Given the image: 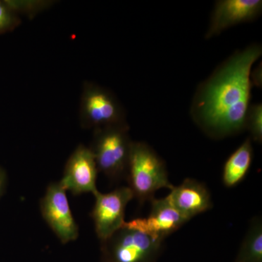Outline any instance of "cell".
Wrapping results in <instances>:
<instances>
[{
    "instance_id": "3",
    "label": "cell",
    "mask_w": 262,
    "mask_h": 262,
    "mask_svg": "<svg viewBox=\"0 0 262 262\" xmlns=\"http://www.w3.org/2000/svg\"><path fill=\"white\" fill-rule=\"evenodd\" d=\"M128 130L127 124L95 130L91 149L94 153L98 172L104 174L113 182L127 179L133 143Z\"/></svg>"
},
{
    "instance_id": "2",
    "label": "cell",
    "mask_w": 262,
    "mask_h": 262,
    "mask_svg": "<svg viewBox=\"0 0 262 262\" xmlns=\"http://www.w3.org/2000/svg\"><path fill=\"white\" fill-rule=\"evenodd\" d=\"M134 198L141 205L151 202L160 189H172L165 161L152 148L144 142L131 146L127 179Z\"/></svg>"
},
{
    "instance_id": "6",
    "label": "cell",
    "mask_w": 262,
    "mask_h": 262,
    "mask_svg": "<svg viewBox=\"0 0 262 262\" xmlns=\"http://www.w3.org/2000/svg\"><path fill=\"white\" fill-rule=\"evenodd\" d=\"M67 192L61 182L52 183L40 201L43 219L63 244L79 237L78 225L71 211Z\"/></svg>"
},
{
    "instance_id": "14",
    "label": "cell",
    "mask_w": 262,
    "mask_h": 262,
    "mask_svg": "<svg viewBox=\"0 0 262 262\" xmlns=\"http://www.w3.org/2000/svg\"><path fill=\"white\" fill-rule=\"evenodd\" d=\"M251 134V139L261 144L262 142V105L261 103L250 105L246 114L245 130Z\"/></svg>"
},
{
    "instance_id": "4",
    "label": "cell",
    "mask_w": 262,
    "mask_h": 262,
    "mask_svg": "<svg viewBox=\"0 0 262 262\" xmlns=\"http://www.w3.org/2000/svg\"><path fill=\"white\" fill-rule=\"evenodd\" d=\"M164 241L155 239L124 222L108 238L101 241L110 262H154Z\"/></svg>"
},
{
    "instance_id": "12",
    "label": "cell",
    "mask_w": 262,
    "mask_h": 262,
    "mask_svg": "<svg viewBox=\"0 0 262 262\" xmlns=\"http://www.w3.org/2000/svg\"><path fill=\"white\" fill-rule=\"evenodd\" d=\"M253 158L252 141L251 138H248L226 161L222 173L225 187H235L244 180L251 168Z\"/></svg>"
},
{
    "instance_id": "13",
    "label": "cell",
    "mask_w": 262,
    "mask_h": 262,
    "mask_svg": "<svg viewBox=\"0 0 262 262\" xmlns=\"http://www.w3.org/2000/svg\"><path fill=\"white\" fill-rule=\"evenodd\" d=\"M234 262H262V221L253 218Z\"/></svg>"
},
{
    "instance_id": "5",
    "label": "cell",
    "mask_w": 262,
    "mask_h": 262,
    "mask_svg": "<svg viewBox=\"0 0 262 262\" xmlns=\"http://www.w3.org/2000/svg\"><path fill=\"white\" fill-rule=\"evenodd\" d=\"M80 121L82 127L95 130L127 124L123 108L114 95L91 82L84 84L82 91Z\"/></svg>"
},
{
    "instance_id": "1",
    "label": "cell",
    "mask_w": 262,
    "mask_h": 262,
    "mask_svg": "<svg viewBox=\"0 0 262 262\" xmlns=\"http://www.w3.org/2000/svg\"><path fill=\"white\" fill-rule=\"evenodd\" d=\"M261 53V46L256 44L237 51L201 84L191 114L207 135L220 139L245 130L253 85L251 70Z\"/></svg>"
},
{
    "instance_id": "15",
    "label": "cell",
    "mask_w": 262,
    "mask_h": 262,
    "mask_svg": "<svg viewBox=\"0 0 262 262\" xmlns=\"http://www.w3.org/2000/svg\"><path fill=\"white\" fill-rule=\"evenodd\" d=\"M3 3L9 8L15 14L23 13L29 16L37 15L39 12L46 9L52 4L48 1H36V0H29V1H4Z\"/></svg>"
},
{
    "instance_id": "16",
    "label": "cell",
    "mask_w": 262,
    "mask_h": 262,
    "mask_svg": "<svg viewBox=\"0 0 262 262\" xmlns=\"http://www.w3.org/2000/svg\"><path fill=\"white\" fill-rule=\"evenodd\" d=\"M20 24L18 15L12 11L3 2H0V33L11 30Z\"/></svg>"
},
{
    "instance_id": "8",
    "label": "cell",
    "mask_w": 262,
    "mask_h": 262,
    "mask_svg": "<svg viewBox=\"0 0 262 262\" xmlns=\"http://www.w3.org/2000/svg\"><path fill=\"white\" fill-rule=\"evenodd\" d=\"M97 164L91 148L80 144L70 155L60 181L66 190L74 195L97 192Z\"/></svg>"
},
{
    "instance_id": "17",
    "label": "cell",
    "mask_w": 262,
    "mask_h": 262,
    "mask_svg": "<svg viewBox=\"0 0 262 262\" xmlns=\"http://www.w3.org/2000/svg\"><path fill=\"white\" fill-rule=\"evenodd\" d=\"M251 80L252 84H256L258 87L261 86V68L256 69L251 73Z\"/></svg>"
},
{
    "instance_id": "18",
    "label": "cell",
    "mask_w": 262,
    "mask_h": 262,
    "mask_svg": "<svg viewBox=\"0 0 262 262\" xmlns=\"http://www.w3.org/2000/svg\"><path fill=\"white\" fill-rule=\"evenodd\" d=\"M6 180V173H5L3 168L0 167V198H1L2 195H3V192H4Z\"/></svg>"
},
{
    "instance_id": "11",
    "label": "cell",
    "mask_w": 262,
    "mask_h": 262,
    "mask_svg": "<svg viewBox=\"0 0 262 262\" xmlns=\"http://www.w3.org/2000/svg\"><path fill=\"white\" fill-rule=\"evenodd\" d=\"M166 196L169 202L188 221L213 207L208 188L195 179H186L180 185L174 186Z\"/></svg>"
},
{
    "instance_id": "7",
    "label": "cell",
    "mask_w": 262,
    "mask_h": 262,
    "mask_svg": "<svg viewBox=\"0 0 262 262\" xmlns=\"http://www.w3.org/2000/svg\"><path fill=\"white\" fill-rule=\"evenodd\" d=\"M95 204L91 216L95 231L101 241L108 238L120 228L125 221V210L134 194L130 188L121 187L108 193L95 192Z\"/></svg>"
},
{
    "instance_id": "10",
    "label": "cell",
    "mask_w": 262,
    "mask_h": 262,
    "mask_svg": "<svg viewBox=\"0 0 262 262\" xmlns=\"http://www.w3.org/2000/svg\"><path fill=\"white\" fill-rule=\"evenodd\" d=\"M151 211L146 218H136L128 223L155 239L165 241L189 222L169 202L167 196L151 201Z\"/></svg>"
},
{
    "instance_id": "9",
    "label": "cell",
    "mask_w": 262,
    "mask_h": 262,
    "mask_svg": "<svg viewBox=\"0 0 262 262\" xmlns=\"http://www.w3.org/2000/svg\"><path fill=\"white\" fill-rule=\"evenodd\" d=\"M262 11L261 0H221L215 3L206 39L219 35L237 24L257 18Z\"/></svg>"
}]
</instances>
